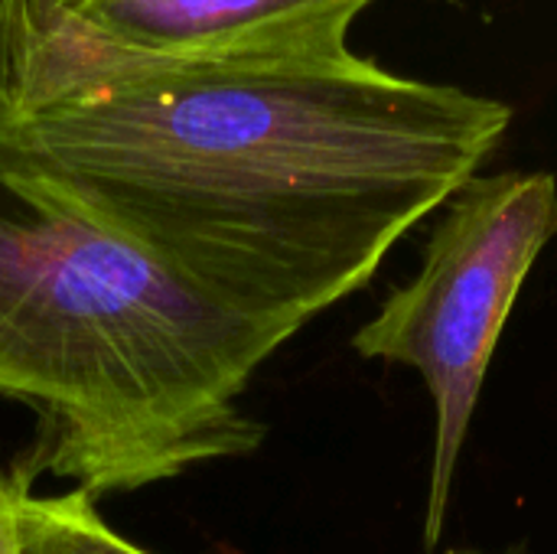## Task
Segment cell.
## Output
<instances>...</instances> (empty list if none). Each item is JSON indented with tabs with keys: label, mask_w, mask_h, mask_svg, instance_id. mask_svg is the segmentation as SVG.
I'll use <instances>...</instances> for the list:
<instances>
[{
	"label": "cell",
	"mask_w": 557,
	"mask_h": 554,
	"mask_svg": "<svg viewBox=\"0 0 557 554\" xmlns=\"http://www.w3.org/2000/svg\"><path fill=\"white\" fill-rule=\"evenodd\" d=\"M512 108L352 49L147 65L33 7L0 170L147 248L284 343L372 281L509 131Z\"/></svg>",
	"instance_id": "cell-1"
},
{
	"label": "cell",
	"mask_w": 557,
	"mask_h": 554,
	"mask_svg": "<svg viewBox=\"0 0 557 554\" xmlns=\"http://www.w3.org/2000/svg\"><path fill=\"white\" fill-rule=\"evenodd\" d=\"M284 340L137 242L0 170V395L36 411L13 477L140 490L251 454L238 398Z\"/></svg>",
	"instance_id": "cell-2"
},
{
	"label": "cell",
	"mask_w": 557,
	"mask_h": 554,
	"mask_svg": "<svg viewBox=\"0 0 557 554\" xmlns=\"http://www.w3.org/2000/svg\"><path fill=\"white\" fill-rule=\"evenodd\" d=\"M418 274L352 336L366 359L414 369L434 402L424 552H437L480 392L539 255L557 235V180L512 170L467 180L444 206Z\"/></svg>",
	"instance_id": "cell-3"
},
{
	"label": "cell",
	"mask_w": 557,
	"mask_h": 554,
	"mask_svg": "<svg viewBox=\"0 0 557 554\" xmlns=\"http://www.w3.org/2000/svg\"><path fill=\"white\" fill-rule=\"evenodd\" d=\"M372 0H36L75 46L121 62L219 65L349 49Z\"/></svg>",
	"instance_id": "cell-4"
},
{
	"label": "cell",
	"mask_w": 557,
	"mask_h": 554,
	"mask_svg": "<svg viewBox=\"0 0 557 554\" xmlns=\"http://www.w3.org/2000/svg\"><path fill=\"white\" fill-rule=\"evenodd\" d=\"M20 554H150L111 532L75 490L65 496H33L20 503Z\"/></svg>",
	"instance_id": "cell-5"
},
{
	"label": "cell",
	"mask_w": 557,
	"mask_h": 554,
	"mask_svg": "<svg viewBox=\"0 0 557 554\" xmlns=\"http://www.w3.org/2000/svg\"><path fill=\"white\" fill-rule=\"evenodd\" d=\"M36 0H0V108L7 104L26 49Z\"/></svg>",
	"instance_id": "cell-6"
},
{
	"label": "cell",
	"mask_w": 557,
	"mask_h": 554,
	"mask_svg": "<svg viewBox=\"0 0 557 554\" xmlns=\"http://www.w3.org/2000/svg\"><path fill=\"white\" fill-rule=\"evenodd\" d=\"M29 487L0 473V554H20V503Z\"/></svg>",
	"instance_id": "cell-7"
},
{
	"label": "cell",
	"mask_w": 557,
	"mask_h": 554,
	"mask_svg": "<svg viewBox=\"0 0 557 554\" xmlns=\"http://www.w3.org/2000/svg\"><path fill=\"white\" fill-rule=\"evenodd\" d=\"M454 554H525V549H506V552H480V549H460Z\"/></svg>",
	"instance_id": "cell-8"
}]
</instances>
